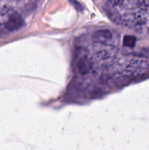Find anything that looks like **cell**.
I'll use <instances>...</instances> for the list:
<instances>
[{
	"label": "cell",
	"mask_w": 149,
	"mask_h": 150,
	"mask_svg": "<svg viewBox=\"0 0 149 150\" xmlns=\"http://www.w3.org/2000/svg\"><path fill=\"white\" fill-rule=\"evenodd\" d=\"M24 24L23 19L18 13H13L10 15L5 23V28L10 32L18 30Z\"/></svg>",
	"instance_id": "obj_1"
},
{
	"label": "cell",
	"mask_w": 149,
	"mask_h": 150,
	"mask_svg": "<svg viewBox=\"0 0 149 150\" xmlns=\"http://www.w3.org/2000/svg\"><path fill=\"white\" fill-rule=\"evenodd\" d=\"M92 67V62L87 57H82L77 63V69L81 74L89 73Z\"/></svg>",
	"instance_id": "obj_2"
},
{
	"label": "cell",
	"mask_w": 149,
	"mask_h": 150,
	"mask_svg": "<svg viewBox=\"0 0 149 150\" xmlns=\"http://www.w3.org/2000/svg\"><path fill=\"white\" fill-rule=\"evenodd\" d=\"M112 38V34L108 29H101L94 32L93 39L97 42H105Z\"/></svg>",
	"instance_id": "obj_3"
},
{
	"label": "cell",
	"mask_w": 149,
	"mask_h": 150,
	"mask_svg": "<svg viewBox=\"0 0 149 150\" xmlns=\"http://www.w3.org/2000/svg\"><path fill=\"white\" fill-rule=\"evenodd\" d=\"M136 43V38L134 36H131V35H127L124 38V40H123V44L125 47L127 48H133L135 45Z\"/></svg>",
	"instance_id": "obj_4"
},
{
	"label": "cell",
	"mask_w": 149,
	"mask_h": 150,
	"mask_svg": "<svg viewBox=\"0 0 149 150\" xmlns=\"http://www.w3.org/2000/svg\"><path fill=\"white\" fill-rule=\"evenodd\" d=\"M68 1L74 6V8L77 10H78V11H83V9H84L83 6L82 5L80 2H78L77 0H68Z\"/></svg>",
	"instance_id": "obj_5"
},
{
	"label": "cell",
	"mask_w": 149,
	"mask_h": 150,
	"mask_svg": "<svg viewBox=\"0 0 149 150\" xmlns=\"http://www.w3.org/2000/svg\"><path fill=\"white\" fill-rule=\"evenodd\" d=\"M140 56H143V57H149V47L145 48H143V50L140 51Z\"/></svg>",
	"instance_id": "obj_6"
}]
</instances>
